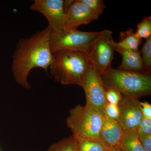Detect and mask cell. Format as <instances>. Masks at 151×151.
<instances>
[{
	"label": "cell",
	"mask_w": 151,
	"mask_h": 151,
	"mask_svg": "<svg viewBox=\"0 0 151 151\" xmlns=\"http://www.w3.org/2000/svg\"><path fill=\"white\" fill-rule=\"evenodd\" d=\"M52 30L49 26L29 37L19 40L13 55L12 71L15 80L26 89L31 87L28 76L31 70L40 68L47 72L52 60L50 39Z\"/></svg>",
	"instance_id": "obj_1"
},
{
	"label": "cell",
	"mask_w": 151,
	"mask_h": 151,
	"mask_svg": "<svg viewBox=\"0 0 151 151\" xmlns=\"http://www.w3.org/2000/svg\"><path fill=\"white\" fill-rule=\"evenodd\" d=\"M90 65L87 55L80 52L60 50L52 53L50 73L54 80L63 85L82 86Z\"/></svg>",
	"instance_id": "obj_2"
},
{
	"label": "cell",
	"mask_w": 151,
	"mask_h": 151,
	"mask_svg": "<svg viewBox=\"0 0 151 151\" xmlns=\"http://www.w3.org/2000/svg\"><path fill=\"white\" fill-rule=\"evenodd\" d=\"M100 77L105 89H116L124 96L138 99L151 94V74L115 69L111 67Z\"/></svg>",
	"instance_id": "obj_3"
},
{
	"label": "cell",
	"mask_w": 151,
	"mask_h": 151,
	"mask_svg": "<svg viewBox=\"0 0 151 151\" xmlns=\"http://www.w3.org/2000/svg\"><path fill=\"white\" fill-rule=\"evenodd\" d=\"M104 117L87 105H76L70 109L66 119L72 136L79 139H99Z\"/></svg>",
	"instance_id": "obj_4"
},
{
	"label": "cell",
	"mask_w": 151,
	"mask_h": 151,
	"mask_svg": "<svg viewBox=\"0 0 151 151\" xmlns=\"http://www.w3.org/2000/svg\"><path fill=\"white\" fill-rule=\"evenodd\" d=\"M102 31L89 32L78 29H64L61 32H52L50 45L52 53L60 50L83 52L88 55Z\"/></svg>",
	"instance_id": "obj_5"
},
{
	"label": "cell",
	"mask_w": 151,
	"mask_h": 151,
	"mask_svg": "<svg viewBox=\"0 0 151 151\" xmlns=\"http://www.w3.org/2000/svg\"><path fill=\"white\" fill-rule=\"evenodd\" d=\"M114 42L111 31H102L87 55L90 65L99 75L111 67V62L116 51Z\"/></svg>",
	"instance_id": "obj_6"
},
{
	"label": "cell",
	"mask_w": 151,
	"mask_h": 151,
	"mask_svg": "<svg viewBox=\"0 0 151 151\" xmlns=\"http://www.w3.org/2000/svg\"><path fill=\"white\" fill-rule=\"evenodd\" d=\"M81 87L86 95V105L103 116V108L108 103L105 96L106 89L100 75L91 65L85 73Z\"/></svg>",
	"instance_id": "obj_7"
},
{
	"label": "cell",
	"mask_w": 151,
	"mask_h": 151,
	"mask_svg": "<svg viewBox=\"0 0 151 151\" xmlns=\"http://www.w3.org/2000/svg\"><path fill=\"white\" fill-rule=\"evenodd\" d=\"M31 10L40 13L47 20L52 32L64 29L65 12L63 0H35L30 6Z\"/></svg>",
	"instance_id": "obj_8"
},
{
	"label": "cell",
	"mask_w": 151,
	"mask_h": 151,
	"mask_svg": "<svg viewBox=\"0 0 151 151\" xmlns=\"http://www.w3.org/2000/svg\"><path fill=\"white\" fill-rule=\"evenodd\" d=\"M118 105L119 115L117 121L124 132L137 130L144 117L138 99L124 96Z\"/></svg>",
	"instance_id": "obj_9"
},
{
	"label": "cell",
	"mask_w": 151,
	"mask_h": 151,
	"mask_svg": "<svg viewBox=\"0 0 151 151\" xmlns=\"http://www.w3.org/2000/svg\"><path fill=\"white\" fill-rule=\"evenodd\" d=\"M99 15L92 12L78 2L73 3L65 10L64 29H77L82 24H88L96 20Z\"/></svg>",
	"instance_id": "obj_10"
},
{
	"label": "cell",
	"mask_w": 151,
	"mask_h": 151,
	"mask_svg": "<svg viewBox=\"0 0 151 151\" xmlns=\"http://www.w3.org/2000/svg\"><path fill=\"white\" fill-rule=\"evenodd\" d=\"M124 131L115 119L104 117L99 139L109 150L119 148Z\"/></svg>",
	"instance_id": "obj_11"
},
{
	"label": "cell",
	"mask_w": 151,
	"mask_h": 151,
	"mask_svg": "<svg viewBox=\"0 0 151 151\" xmlns=\"http://www.w3.org/2000/svg\"><path fill=\"white\" fill-rule=\"evenodd\" d=\"M116 51L121 54L122 61L118 69L127 71H135L145 73L140 52L129 50L115 47Z\"/></svg>",
	"instance_id": "obj_12"
},
{
	"label": "cell",
	"mask_w": 151,
	"mask_h": 151,
	"mask_svg": "<svg viewBox=\"0 0 151 151\" xmlns=\"http://www.w3.org/2000/svg\"><path fill=\"white\" fill-rule=\"evenodd\" d=\"M119 41L114 42L115 47L129 50H139V47L142 39L138 37L134 32V29H129L125 32L120 33Z\"/></svg>",
	"instance_id": "obj_13"
},
{
	"label": "cell",
	"mask_w": 151,
	"mask_h": 151,
	"mask_svg": "<svg viewBox=\"0 0 151 151\" xmlns=\"http://www.w3.org/2000/svg\"><path fill=\"white\" fill-rule=\"evenodd\" d=\"M119 148L122 151H147L139 140L137 130L124 132Z\"/></svg>",
	"instance_id": "obj_14"
},
{
	"label": "cell",
	"mask_w": 151,
	"mask_h": 151,
	"mask_svg": "<svg viewBox=\"0 0 151 151\" xmlns=\"http://www.w3.org/2000/svg\"><path fill=\"white\" fill-rule=\"evenodd\" d=\"M75 138L77 151H110L99 139Z\"/></svg>",
	"instance_id": "obj_15"
},
{
	"label": "cell",
	"mask_w": 151,
	"mask_h": 151,
	"mask_svg": "<svg viewBox=\"0 0 151 151\" xmlns=\"http://www.w3.org/2000/svg\"><path fill=\"white\" fill-rule=\"evenodd\" d=\"M47 151H77L75 138L72 135L52 144Z\"/></svg>",
	"instance_id": "obj_16"
},
{
	"label": "cell",
	"mask_w": 151,
	"mask_h": 151,
	"mask_svg": "<svg viewBox=\"0 0 151 151\" xmlns=\"http://www.w3.org/2000/svg\"><path fill=\"white\" fill-rule=\"evenodd\" d=\"M140 52L145 73L151 74V37L146 39Z\"/></svg>",
	"instance_id": "obj_17"
},
{
	"label": "cell",
	"mask_w": 151,
	"mask_h": 151,
	"mask_svg": "<svg viewBox=\"0 0 151 151\" xmlns=\"http://www.w3.org/2000/svg\"><path fill=\"white\" fill-rule=\"evenodd\" d=\"M135 34L141 39H147L151 37V17H145L137 26Z\"/></svg>",
	"instance_id": "obj_18"
},
{
	"label": "cell",
	"mask_w": 151,
	"mask_h": 151,
	"mask_svg": "<svg viewBox=\"0 0 151 151\" xmlns=\"http://www.w3.org/2000/svg\"><path fill=\"white\" fill-rule=\"evenodd\" d=\"M78 1L92 12L99 16L103 13L106 8L102 0H78Z\"/></svg>",
	"instance_id": "obj_19"
},
{
	"label": "cell",
	"mask_w": 151,
	"mask_h": 151,
	"mask_svg": "<svg viewBox=\"0 0 151 151\" xmlns=\"http://www.w3.org/2000/svg\"><path fill=\"white\" fill-rule=\"evenodd\" d=\"M103 114L105 118L117 120L119 115L118 105L107 103L103 108Z\"/></svg>",
	"instance_id": "obj_20"
},
{
	"label": "cell",
	"mask_w": 151,
	"mask_h": 151,
	"mask_svg": "<svg viewBox=\"0 0 151 151\" xmlns=\"http://www.w3.org/2000/svg\"><path fill=\"white\" fill-rule=\"evenodd\" d=\"M105 89V96L107 102L111 104L118 105L123 97L122 93L118 90L112 88Z\"/></svg>",
	"instance_id": "obj_21"
},
{
	"label": "cell",
	"mask_w": 151,
	"mask_h": 151,
	"mask_svg": "<svg viewBox=\"0 0 151 151\" xmlns=\"http://www.w3.org/2000/svg\"><path fill=\"white\" fill-rule=\"evenodd\" d=\"M137 131L146 134L151 135V118L143 117Z\"/></svg>",
	"instance_id": "obj_22"
},
{
	"label": "cell",
	"mask_w": 151,
	"mask_h": 151,
	"mask_svg": "<svg viewBox=\"0 0 151 151\" xmlns=\"http://www.w3.org/2000/svg\"><path fill=\"white\" fill-rule=\"evenodd\" d=\"M139 140L143 147L147 151H151V135L137 132Z\"/></svg>",
	"instance_id": "obj_23"
},
{
	"label": "cell",
	"mask_w": 151,
	"mask_h": 151,
	"mask_svg": "<svg viewBox=\"0 0 151 151\" xmlns=\"http://www.w3.org/2000/svg\"><path fill=\"white\" fill-rule=\"evenodd\" d=\"M143 116L145 118H151V105L147 102H140Z\"/></svg>",
	"instance_id": "obj_24"
},
{
	"label": "cell",
	"mask_w": 151,
	"mask_h": 151,
	"mask_svg": "<svg viewBox=\"0 0 151 151\" xmlns=\"http://www.w3.org/2000/svg\"><path fill=\"white\" fill-rule=\"evenodd\" d=\"M110 151H122L119 148H116L112 149Z\"/></svg>",
	"instance_id": "obj_25"
}]
</instances>
